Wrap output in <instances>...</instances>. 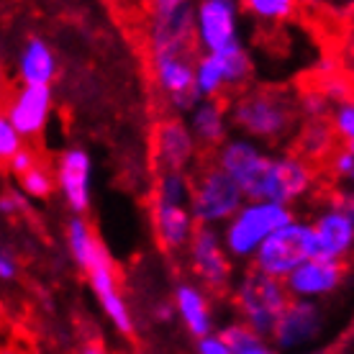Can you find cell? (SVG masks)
Here are the masks:
<instances>
[{"label":"cell","instance_id":"6da1fadb","mask_svg":"<svg viewBox=\"0 0 354 354\" xmlns=\"http://www.w3.org/2000/svg\"><path fill=\"white\" fill-rule=\"evenodd\" d=\"M231 126L239 131V136H247L252 142L262 144H280L295 129L298 121V103L283 90L270 88H249L241 90L229 100Z\"/></svg>","mask_w":354,"mask_h":354},{"label":"cell","instance_id":"7a4b0ae2","mask_svg":"<svg viewBox=\"0 0 354 354\" xmlns=\"http://www.w3.org/2000/svg\"><path fill=\"white\" fill-rule=\"evenodd\" d=\"M298 213L280 203L267 201H247L239 213L221 229L223 247L229 257L239 265H252L257 252L265 247V241L288 226Z\"/></svg>","mask_w":354,"mask_h":354},{"label":"cell","instance_id":"3957f363","mask_svg":"<svg viewBox=\"0 0 354 354\" xmlns=\"http://www.w3.org/2000/svg\"><path fill=\"white\" fill-rule=\"evenodd\" d=\"M231 301L239 321L254 328L262 339H270L292 298L283 280H274L270 274H262L254 267H249L247 272L236 277V283L231 288Z\"/></svg>","mask_w":354,"mask_h":354},{"label":"cell","instance_id":"277c9868","mask_svg":"<svg viewBox=\"0 0 354 354\" xmlns=\"http://www.w3.org/2000/svg\"><path fill=\"white\" fill-rule=\"evenodd\" d=\"M244 203L247 198L241 193V187L216 162H208L193 172L190 211L198 226L223 229Z\"/></svg>","mask_w":354,"mask_h":354},{"label":"cell","instance_id":"5b68a950","mask_svg":"<svg viewBox=\"0 0 354 354\" xmlns=\"http://www.w3.org/2000/svg\"><path fill=\"white\" fill-rule=\"evenodd\" d=\"M313 257H319V239H316L313 223L308 218L295 216L288 226H283L265 241V247L257 252L252 267L257 272L285 283L298 267Z\"/></svg>","mask_w":354,"mask_h":354},{"label":"cell","instance_id":"8992f818","mask_svg":"<svg viewBox=\"0 0 354 354\" xmlns=\"http://www.w3.org/2000/svg\"><path fill=\"white\" fill-rule=\"evenodd\" d=\"M313 187L316 169L308 160L290 151H272L247 201H267L292 208L298 201H306Z\"/></svg>","mask_w":354,"mask_h":354},{"label":"cell","instance_id":"52a82bcc","mask_svg":"<svg viewBox=\"0 0 354 354\" xmlns=\"http://www.w3.org/2000/svg\"><path fill=\"white\" fill-rule=\"evenodd\" d=\"M147 46L157 54H195V6L187 0H157L147 13Z\"/></svg>","mask_w":354,"mask_h":354},{"label":"cell","instance_id":"ba28073f","mask_svg":"<svg viewBox=\"0 0 354 354\" xmlns=\"http://www.w3.org/2000/svg\"><path fill=\"white\" fill-rule=\"evenodd\" d=\"M313 231L319 239V254L346 262L354 254V190H342L316 208Z\"/></svg>","mask_w":354,"mask_h":354},{"label":"cell","instance_id":"9c48e42d","mask_svg":"<svg viewBox=\"0 0 354 354\" xmlns=\"http://www.w3.org/2000/svg\"><path fill=\"white\" fill-rule=\"evenodd\" d=\"M187 262L198 285L208 292H226L234 288V259L223 247L221 229L198 226L193 241L187 247Z\"/></svg>","mask_w":354,"mask_h":354},{"label":"cell","instance_id":"30bf717a","mask_svg":"<svg viewBox=\"0 0 354 354\" xmlns=\"http://www.w3.org/2000/svg\"><path fill=\"white\" fill-rule=\"evenodd\" d=\"M241 6L234 0H201L195 6V46L201 54H221L241 41Z\"/></svg>","mask_w":354,"mask_h":354},{"label":"cell","instance_id":"8fae6325","mask_svg":"<svg viewBox=\"0 0 354 354\" xmlns=\"http://www.w3.org/2000/svg\"><path fill=\"white\" fill-rule=\"evenodd\" d=\"M324 331H326V310L321 303L290 301L274 326L270 344L280 354H306L313 352Z\"/></svg>","mask_w":354,"mask_h":354},{"label":"cell","instance_id":"7c38bea8","mask_svg":"<svg viewBox=\"0 0 354 354\" xmlns=\"http://www.w3.org/2000/svg\"><path fill=\"white\" fill-rule=\"evenodd\" d=\"M195 54H157L149 57L151 77L157 82L162 97L175 113H190L195 108L198 88H195Z\"/></svg>","mask_w":354,"mask_h":354},{"label":"cell","instance_id":"4fadbf2b","mask_svg":"<svg viewBox=\"0 0 354 354\" xmlns=\"http://www.w3.org/2000/svg\"><path fill=\"white\" fill-rule=\"evenodd\" d=\"M198 142L187 126L185 118L180 115H167L157 121L151 131V157L160 172H185L193 167L198 160Z\"/></svg>","mask_w":354,"mask_h":354},{"label":"cell","instance_id":"5bb4252c","mask_svg":"<svg viewBox=\"0 0 354 354\" xmlns=\"http://www.w3.org/2000/svg\"><path fill=\"white\" fill-rule=\"evenodd\" d=\"M57 190L72 216H85L93 201V160L82 147H70L57 160Z\"/></svg>","mask_w":354,"mask_h":354},{"label":"cell","instance_id":"9a60e30c","mask_svg":"<svg viewBox=\"0 0 354 354\" xmlns=\"http://www.w3.org/2000/svg\"><path fill=\"white\" fill-rule=\"evenodd\" d=\"M346 283V262H337L328 257H313L301 265L285 280V288L292 301L319 303L331 298L334 292Z\"/></svg>","mask_w":354,"mask_h":354},{"label":"cell","instance_id":"2e32d148","mask_svg":"<svg viewBox=\"0 0 354 354\" xmlns=\"http://www.w3.org/2000/svg\"><path fill=\"white\" fill-rule=\"evenodd\" d=\"M270 154L272 151L267 147L252 142L247 136H231L229 142L216 151L213 162L241 187L244 198H249V193L254 190L259 175H262V169H265L267 160H270Z\"/></svg>","mask_w":354,"mask_h":354},{"label":"cell","instance_id":"e0dca14e","mask_svg":"<svg viewBox=\"0 0 354 354\" xmlns=\"http://www.w3.org/2000/svg\"><path fill=\"white\" fill-rule=\"evenodd\" d=\"M54 106L52 88H36V85H18L8 97L6 118L24 139H34L49 124Z\"/></svg>","mask_w":354,"mask_h":354},{"label":"cell","instance_id":"ac0fdd59","mask_svg":"<svg viewBox=\"0 0 354 354\" xmlns=\"http://www.w3.org/2000/svg\"><path fill=\"white\" fill-rule=\"evenodd\" d=\"M85 274H88L90 290L95 292L100 308H103V313L108 316V321L115 326V331L131 334L133 316H131L129 303H126V298H124V292H121L118 272H115V265H113V259H111V254H103Z\"/></svg>","mask_w":354,"mask_h":354},{"label":"cell","instance_id":"d6986e66","mask_svg":"<svg viewBox=\"0 0 354 354\" xmlns=\"http://www.w3.org/2000/svg\"><path fill=\"white\" fill-rule=\"evenodd\" d=\"M151 226H154V239L165 252L175 254L190 247L198 223L193 218L190 205H169L151 201Z\"/></svg>","mask_w":354,"mask_h":354},{"label":"cell","instance_id":"ffe728a7","mask_svg":"<svg viewBox=\"0 0 354 354\" xmlns=\"http://www.w3.org/2000/svg\"><path fill=\"white\" fill-rule=\"evenodd\" d=\"M185 121L198 147L205 151L216 154L231 139L229 131L234 126H231L229 103H223V100H198L193 111L185 115Z\"/></svg>","mask_w":354,"mask_h":354},{"label":"cell","instance_id":"44dd1931","mask_svg":"<svg viewBox=\"0 0 354 354\" xmlns=\"http://www.w3.org/2000/svg\"><path fill=\"white\" fill-rule=\"evenodd\" d=\"M172 303H175L177 319L183 321L185 331L195 342L213 334V308L208 290H203L198 283H177Z\"/></svg>","mask_w":354,"mask_h":354},{"label":"cell","instance_id":"7402d4cb","mask_svg":"<svg viewBox=\"0 0 354 354\" xmlns=\"http://www.w3.org/2000/svg\"><path fill=\"white\" fill-rule=\"evenodd\" d=\"M16 75L21 85L49 88L57 77V54L41 36H28L16 57Z\"/></svg>","mask_w":354,"mask_h":354},{"label":"cell","instance_id":"603a6c76","mask_svg":"<svg viewBox=\"0 0 354 354\" xmlns=\"http://www.w3.org/2000/svg\"><path fill=\"white\" fill-rule=\"evenodd\" d=\"M64 241H67L70 257L75 259V265L80 267L82 272H88L97 259L108 254L106 247L95 236L93 226L88 223V218H82V216H72L70 221H67V226H64Z\"/></svg>","mask_w":354,"mask_h":354},{"label":"cell","instance_id":"cb8c5ba5","mask_svg":"<svg viewBox=\"0 0 354 354\" xmlns=\"http://www.w3.org/2000/svg\"><path fill=\"white\" fill-rule=\"evenodd\" d=\"M195 88L201 100H223L231 93L229 75L218 54H198L195 59Z\"/></svg>","mask_w":354,"mask_h":354},{"label":"cell","instance_id":"d4e9b609","mask_svg":"<svg viewBox=\"0 0 354 354\" xmlns=\"http://www.w3.org/2000/svg\"><path fill=\"white\" fill-rule=\"evenodd\" d=\"M334 131H331V124H324V121H310L298 131V154L303 160H308L310 165L316 160H324V157H331L334 154Z\"/></svg>","mask_w":354,"mask_h":354},{"label":"cell","instance_id":"484cf974","mask_svg":"<svg viewBox=\"0 0 354 354\" xmlns=\"http://www.w3.org/2000/svg\"><path fill=\"white\" fill-rule=\"evenodd\" d=\"M190 195H193V177L185 172H160L151 201L169 205H190Z\"/></svg>","mask_w":354,"mask_h":354},{"label":"cell","instance_id":"4316f807","mask_svg":"<svg viewBox=\"0 0 354 354\" xmlns=\"http://www.w3.org/2000/svg\"><path fill=\"white\" fill-rule=\"evenodd\" d=\"M244 13L262 21V24H283L295 13V3L292 0H247L241 3Z\"/></svg>","mask_w":354,"mask_h":354},{"label":"cell","instance_id":"83f0119b","mask_svg":"<svg viewBox=\"0 0 354 354\" xmlns=\"http://www.w3.org/2000/svg\"><path fill=\"white\" fill-rule=\"evenodd\" d=\"M218 334H221V339L229 344V349L234 354L236 352H244V349H249V346H254L262 342V337H259L254 328H249L244 321H231V324H223L221 328H218Z\"/></svg>","mask_w":354,"mask_h":354},{"label":"cell","instance_id":"f1b7e54d","mask_svg":"<svg viewBox=\"0 0 354 354\" xmlns=\"http://www.w3.org/2000/svg\"><path fill=\"white\" fill-rule=\"evenodd\" d=\"M18 183H21V190H24L31 201H44V198H49V195L54 193V187H57V177H54L46 167L39 165V167L31 169L26 177H21Z\"/></svg>","mask_w":354,"mask_h":354},{"label":"cell","instance_id":"f546056e","mask_svg":"<svg viewBox=\"0 0 354 354\" xmlns=\"http://www.w3.org/2000/svg\"><path fill=\"white\" fill-rule=\"evenodd\" d=\"M328 124H331V131H334L339 144H349V147H354V97H349V100H344V103L334 106Z\"/></svg>","mask_w":354,"mask_h":354},{"label":"cell","instance_id":"4dcf8cb0","mask_svg":"<svg viewBox=\"0 0 354 354\" xmlns=\"http://www.w3.org/2000/svg\"><path fill=\"white\" fill-rule=\"evenodd\" d=\"M328 169L342 185H346V190H354V147L339 144L328 157Z\"/></svg>","mask_w":354,"mask_h":354},{"label":"cell","instance_id":"1f68e13d","mask_svg":"<svg viewBox=\"0 0 354 354\" xmlns=\"http://www.w3.org/2000/svg\"><path fill=\"white\" fill-rule=\"evenodd\" d=\"M298 111H301V115L308 118V124L310 121H324V118H331L334 103L321 90H313V93H306V95L298 97Z\"/></svg>","mask_w":354,"mask_h":354},{"label":"cell","instance_id":"d6a6232c","mask_svg":"<svg viewBox=\"0 0 354 354\" xmlns=\"http://www.w3.org/2000/svg\"><path fill=\"white\" fill-rule=\"evenodd\" d=\"M21 149H24V136H21V133L13 129V124L3 115V118H0V160L8 165Z\"/></svg>","mask_w":354,"mask_h":354},{"label":"cell","instance_id":"836d02e7","mask_svg":"<svg viewBox=\"0 0 354 354\" xmlns=\"http://www.w3.org/2000/svg\"><path fill=\"white\" fill-rule=\"evenodd\" d=\"M0 211H3V216H8V218L24 216V213L31 211V198L24 190H6L3 198H0Z\"/></svg>","mask_w":354,"mask_h":354},{"label":"cell","instance_id":"e575fe53","mask_svg":"<svg viewBox=\"0 0 354 354\" xmlns=\"http://www.w3.org/2000/svg\"><path fill=\"white\" fill-rule=\"evenodd\" d=\"M321 93L334 103V106H339V103H344V100H349L352 97V90H349V82L342 80V75H331V77H324V82H321Z\"/></svg>","mask_w":354,"mask_h":354},{"label":"cell","instance_id":"d590c367","mask_svg":"<svg viewBox=\"0 0 354 354\" xmlns=\"http://www.w3.org/2000/svg\"><path fill=\"white\" fill-rule=\"evenodd\" d=\"M34 167H39V160H36L34 151L26 149V147H24V149L18 151L16 157L8 162V172L13 177H18V180H21V177H26Z\"/></svg>","mask_w":354,"mask_h":354},{"label":"cell","instance_id":"8d00e7d4","mask_svg":"<svg viewBox=\"0 0 354 354\" xmlns=\"http://www.w3.org/2000/svg\"><path fill=\"white\" fill-rule=\"evenodd\" d=\"M195 354H234V352H231L229 344L221 339V334L213 331V334L195 342Z\"/></svg>","mask_w":354,"mask_h":354},{"label":"cell","instance_id":"74e56055","mask_svg":"<svg viewBox=\"0 0 354 354\" xmlns=\"http://www.w3.org/2000/svg\"><path fill=\"white\" fill-rule=\"evenodd\" d=\"M18 274V259L10 249H3L0 252V280L3 283H13Z\"/></svg>","mask_w":354,"mask_h":354},{"label":"cell","instance_id":"f35d334b","mask_svg":"<svg viewBox=\"0 0 354 354\" xmlns=\"http://www.w3.org/2000/svg\"><path fill=\"white\" fill-rule=\"evenodd\" d=\"M154 319L160 321V324H172L177 319V310H175V303L172 301H162L154 306Z\"/></svg>","mask_w":354,"mask_h":354},{"label":"cell","instance_id":"ab89813d","mask_svg":"<svg viewBox=\"0 0 354 354\" xmlns=\"http://www.w3.org/2000/svg\"><path fill=\"white\" fill-rule=\"evenodd\" d=\"M236 354H280V352H277V349L270 344V339H262L259 344L249 346V349H244V352H236Z\"/></svg>","mask_w":354,"mask_h":354},{"label":"cell","instance_id":"60d3db41","mask_svg":"<svg viewBox=\"0 0 354 354\" xmlns=\"http://www.w3.org/2000/svg\"><path fill=\"white\" fill-rule=\"evenodd\" d=\"M82 354H108L100 344H85L82 346Z\"/></svg>","mask_w":354,"mask_h":354},{"label":"cell","instance_id":"b9f144b4","mask_svg":"<svg viewBox=\"0 0 354 354\" xmlns=\"http://www.w3.org/2000/svg\"><path fill=\"white\" fill-rule=\"evenodd\" d=\"M306 354H326V352H321V349H313V352H306Z\"/></svg>","mask_w":354,"mask_h":354},{"label":"cell","instance_id":"7bdbcfd3","mask_svg":"<svg viewBox=\"0 0 354 354\" xmlns=\"http://www.w3.org/2000/svg\"><path fill=\"white\" fill-rule=\"evenodd\" d=\"M3 354H16V352H10V349H3Z\"/></svg>","mask_w":354,"mask_h":354}]
</instances>
